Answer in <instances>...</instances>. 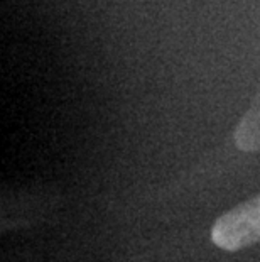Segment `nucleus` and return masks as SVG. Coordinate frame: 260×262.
<instances>
[{"mask_svg":"<svg viewBox=\"0 0 260 262\" xmlns=\"http://www.w3.org/2000/svg\"><path fill=\"white\" fill-rule=\"evenodd\" d=\"M211 241L226 252L260 242V194L228 210L211 227Z\"/></svg>","mask_w":260,"mask_h":262,"instance_id":"f257e3e1","label":"nucleus"}]
</instances>
